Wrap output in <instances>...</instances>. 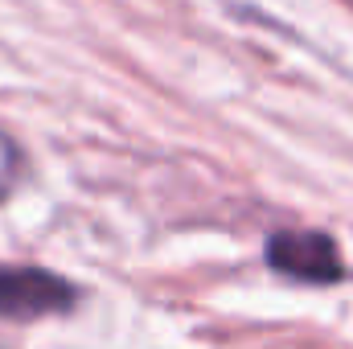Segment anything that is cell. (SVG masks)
I'll return each mask as SVG.
<instances>
[{
  "mask_svg": "<svg viewBox=\"0 0 353 349\" xmlns=\"http://www.w3.org/2000/svg\"><path fill=\"white\" fill-rule=\"evenodd\" d=\"M79 300V292L41 267H0V317L8 321H33L50 312H66Z\"/></svg>",
  "mask_w": 353,
  "mask_h": 349,
  "instance_id": "cell-1",
  "label": "cell"
},
{
  "mask_svg": "<svg viewBox=\"0 0 353 349\" xmlns=\"http://www.w3.org/2000/svg\"><path fill=\"white\" fill-rule=\"evenodd\" d=\"M267 259L275 271L292 275V279H308V283H333L341 275V259L333 239L316 235V230H283L267 243Z\"/></svg>",
  "mask_w": 353,
  "mask_h": 349,
  "instance_id": "cell-2",
  "label": "cell"
},
{
  "mask_svg": "<svg viewBox=\"0 0 353 349\" xmlns=\"http://www.w3.org/2000/svg\"><path fill=\"white\" fill-rule=\"evenodd\" d=\"M17 177H21V148L0 132V201L8 197V189L17 185Z\"/></svg>",
  "mask_w": 353,
  "mask_h": 349,
  "instance_id": "cell-3",
  "label": "cell"
}]
</instances>
